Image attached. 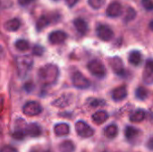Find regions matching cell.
I'll return each instance as SVG.
<instances>
[{
	"label": "cell",
	"instance_id": "obj_12",
	"mask_svg": "<svg viewBox=\"0 0 153 152\" xmlns=\"http://www.w3.org/2000/svg\"><path fill=\"white\" fill-rule=\"evenodd\" d=\"M127 97V88L126 86H120L113 90L112 99L116 101L123 100Z\"/></svg>",
	"mask_w": 153,
	"mask_h": 152
},
{
	"label": "cell",
	"instance_id": "obj_29",
	"mask_svg": "<svg viewBox=\"0 0 153 152\" xmlns=\"http://www.w3.org/2000/svg\"><path fill=\"white\" fill-rule=\"evenodd\" d=\"M0 152H18V151L11 145H5L0 149Z\"/></svg>",
	"mask_w": 153,
	"mask_h": 152
},
{
	"label": "cell",
	"instance_id": "obj_31",
	"mask_svg": "<svg viewBox=\"0 0 153 152\" xmlns=\"http://www.w3.org/2000/svg\"><path fill=\"white\" fill-rule=\"evenodd\" d=\"M25 135V132L22 131H15L13 134V137L16 140H22L24 138Z\"/></svg>",
	"mask_w": 153,
	"mask_h": 152
},
{
	"label": "cell",
	"instance_id": "obj_15",
	"mask_svg": "<svg viewBox=\"0 0 153 152\" xmlns=\"http://www.w3.org/2000/svg\"><path fill=\"white\" fill-rule=\"evenodd\" d=\"M25 133L30 137H39L41 134V128L39 125L32 123L26 126Z\"/></svg>",
	"mask_w": 153,
	"mask_h": 152
},
{
	"label": "cell",
	"instance_id": "obj_10",
	"mask_svg": "<svg viewBox=\"0 0 153 152\" xmlns=\"http://www.w3.org/2000/svg\"><path fill=\"white\" fill-rule=\"evenodd\" d=\"M67 38V34L63 30H55L52 31L48 36V40L52 44H61Z\"/></svg>",
	"mask_w": 153,
	"mask_h": 152
},
{
	"label": "cell",
	"instance_id": "obj_6",
	"mask_svg": "<svg viewBox=\"0 0 153 152\" xmlns=\"http://www.w3.org/2000/svg\"><path fill=\"white\" fill-rule=\"evenodd\" d=\"M73 84L78 89H87L90 87V81L80 72H75L73 75Z\"/></svg>",
	"mask_w": 153,
	"mask_h": 152
},
{
	"label": "cell",
	"instance_id": "obj_30",
	"mask_svg": "<svg viewBox=\"0 0 153 152\" xmlns=\"http://www.w3.org/2000/svg\"><path fill=\"white\" fill-rule=\"evenodd\" d=\"M43 52H44V48L39 45H37L33 47V54L36 56H41Z\"/></svg>",
	"mask_w": 153,
	"mask_h": 152
},
{
	"label": "cell",
	"instance_id": "obj_37",
	"mask_svg": "<svg viewBox=\"0 0 153 152\" xmlns=\"http://www.w3.org/2000/svg\"><path fill=\"white\" fill-rule=\"evenodd\" d=\"M150 29H151L152 30H153V20L150 22Z\"/></svg>",
	"mask_w": 153,
	"mask_h": 152
},
{
	"label": "cell",
	"instance_id": "obj_25",
	"mask_svg": "<svg viewBox=\"0 0 153 152\" xmlns=\"http://www.w3.org/2000/svg\"><path fill=\"white\" fill-rule=\"evenodd\" d=\"M135 96L140 100H144L148 97V90L144 87H138L135 90Z\"/></svg>",
	"mask_w": 153,
	"mask_h": 152
},
{
	"label": "cell",
	"instance_id": "obj_14",
	"mask_svg": "<svg viewBox=\"0 0 153 152\" xmlns=\"http://www.w3.org/2000/svg\"><path fill=\"white\" fill-rule=\"evenodd\" d=\"M54 133L56 136H66L70 133V126L65 123H60L55 125Z\"/></svg>",
	"mask_w": 153,
	"mask_h": 152
},
{
	"label": "cell",
	"instance_id": "obj_21",
	"mask_svg": "<svg viewBox=\"0 0 153 152\" xmlns=\"http://www.w3.org/2000/svg\"><path fill=\"white\" fill-rule=\"evenodd\" d=\"M60 152H74L75 150L74 143L72 141H65L58 147Z\"/></svg>",
	"mask_w": 153,
	"mask_h": 152
},
{
	"label": "cell",
	"instance_id": "obj_38",
	"mask_svg": "<svg viewBox=\"0 0 153 152\" xmlns=\"http://www.w3.org/2000/svg\"><path fill=\"white\" fill-rule=\"evenodd\" d=\"M55 1H56V0H55Z\"/></svg>",
	"mask_w": 153,
	"mask_h": 152
},
{
	"label": "cell",
	"instance_id": "obj_19",
	"mask_svg": "<svg viewBox=\"0 0 153 152\" xmlns=\"http://www.w3.org/2000/svg\"><path fill=\"white\" fill-rule=\"evenodd\" d=\"M139 134V130L133 126H126L125 129V136L128 141H133L137 138Z\"/></svg>",
	"mask_w": 153,
	"mask_h": 152
},
{
	"label": "cell",
	"instance_id": "obj_22",
	"mask_svg": "<svg viewBox=\"0 0 153 152\" xmlns=\"http://www.w3.org/2000/svg\"><path fill=\"white\" fill-rule=\"evenodd\" d=\"M145 112L142 109H139L137 111H135L134 113H133L130 116V121L133 123H140L142 121L144 120L145 118Z\"/></svg>",
	"mask_w": 153,
	"mask_h": 152
},
{
	"label": "cell",
	"instance_id": "obj_20",
	"mask_svg": "<svg viewBox=\"0 0 153 152\" xmlns=\"http://www.w3.org/2000/svg\"><path fill=\"white\" fill-rule=\"evenodd\" d=\"M21 26V22L18 19H11L7 21L4 24V28L9 31H16Z\"/></svg>",
	"mask_w": 153,
	"mask_h": 152
},
{
	"label": "cell",
	"instance_id": "obj_23",
	"mask_svg": "<svg viewBox=\"0 0 153 152\" xmlns=\"http://www.w3.org/2000/svg\"><path fill=\"white\" fill-rule=\"evenodd\" d=\"M49 23H50V20L48 19V17H47L45 15H42L38 20L37 24H36V28H37L38 31H40L41 30L46 28Z\"/></svg>",
	"mask_w": 153,
	"mask_h": 152
},
{
	"label": "cell",
	"instance_id": "obj_11",
	"mask_svg": "<svg viewBox=\"0 0 153 152\" xmlns=\"http://www.w3.org/2000/svg\"><path fill=\"white\" fill-rule=\"evenodd\" d=\"M110 65L114 72L119 76H126V69L124 68V65L122 60L119 57H114L110 60Z\"/></svg>",
	"mask_w": 153,
	"mask_h": 152
},
{
	"label": "cell",
	"instance_id": "obj_5",
	"mask_svg": "<svg viewBox=\"0 0 153 152\" xmlns=\"http://www.w3.org/2000/svg\"><path fill=\"white\" fill-rule=\"evenodd\" d=\"M22 111L28 116H35L42 112L41 106L36 101H29L23 106Z\"/></svg>",
	"mask_w": 153,
	"mask_h": 152
},
{
	"label": "cell",
	"instance_id": "obj_27",
	"mask_svg": "<svg viewBox=\"0 0 153 152\" xmlns=\"http://www.w3.org/2000/svg\"><path fill=\"white\" fill-rule=\"evenodd\" d=\"M105 1L106 0H88V3L93 9H100L103 6Z\"/></svg>",
	"mask_w": 153,
	"mask_h": 152
},
{
	"label": "cell",
	"instance_id": "obj_32",
	"mask_svg": "<svg viewBox=\"0 0 153 152\" xmlns=\"http://www.w3.org/2000/svg\"><path fill=\"white\" fill-rule=\"evenodd\" d=\"M91 106L92 107H100L105 104V100H101V99H92L90 102Z\"/></svg>",
	"mask_w": 153,
	"mask_h": 152
},
{
	"label": "cell",
	"instance_id": "obj_34",
	"mask_svg": "<svg viewBox=\"0 0 153 152\" xmlns=\"http://www.w3.org/2000/svg\"><path fill=\"white\" fill-rule=\"evenodd\" d=\"M147 148L151 151H153V136L152 138H150V140L147 142Z\"/></svg>",
	"mask_w": 153,
	"mask_h": 152
},
{
	"label": "cell",
	"instance_id": "obj_7",
	"mask_svg": "<svg viewBox=\"0 0 153 152\" xmlns=\"http://www.w3.org/2000/svg\"><path fill=\"white\" fill-rule=\"evenodd\" d=\"M97 35L98 37L104 41H109L110 39H112V38L114 37V32L113 30L108 26V25H104V24H100L97 27L96 30Z\"/></svg>",
	"mask_w": 153,
	"mask_h": 152
},
{
	"label": "cell",
	"instance_id": "obj_33",
	"mask_svg": "<svg viewBox=\"0 0 153 152\" xmlns=\"http://www.w3.org/2000/svg\"><path fill=\"white\" fill-rule=\"evenodd\" d=\"M33 88H34V85H33L32 82H27V83L24 85V89H25L26 91H28V92L31 91V90H33Z\"/></svg>",
	"mask_w": 153,
	"mask_h": 152
},
{
	"label": "cell",
	"instance_id": "obj_9",
	"mask_svg": "<svg viewBox=\"0 0 153 152\" xmlns=\"http://www.w3.org/2000/svg\"><path fill=\"white\" fill-rule=\"evenodd\" d=\"M143 79L146 84L153 83V60L149 59L144 66L143 73Z\"/></svg>",
	"mask_w": 153,
	"mask_h": 152
},
{
	"label": "cell",
	"instance_id": "obj_1",
	"mask_svg": "<svg viewBox=\"0 0 153 152\" xmlns=\"http://www.w3.org/2000/svg\"><path fill=\"white\" fill-rule=\"evenodd\" d=\"M39 77L43 84H52L58 77V69L55 65H47L39 70Z\"/></svg>",
	"mask_w": 153,
	"mask_h": 152
},
{
	"label": "cell",
	"instance_id": "obj_17",
	"mask_svg": "<svg viewBox=\"0 0 153 152\" xmlns=\"http://www.w3.org/2000/svg\"><path fill=\"white\" fill-rule=\"evenodd\" d=\"M128 60H129L131 65H133L134 66H139L142 64L143 56L139 51H133V52L130 53Z\"/></svg>",
	"mask_w": 153,
	"mask_h": 152
},
{
	"label": "cell",
	"instance_id": "obj_3",
	"mask_svg": "<svg viewBox=\"0 0 153 152\" xmlns=\"http://www.w3.org/2000/svg\"><path fill=\"white\" fill-rule=\"evenodd\" d=\"M88 69L97 78H103L107 74L105 65L100 60H92L88 64Z\"/></svg>",
	"mask_w": 153,
	"mask_h": 152
},
{
	"label": "cell",
	"instance_id": "obj_18",
	"mask_svg": "<svg viewBox=\"0 0 153 152\" xmlns=\"http://www.w3.org/2000/svg\"><path fill=\"white\" fill-rule=\"evenodd\" d=\"M118 133V128L116 125H110L104 130V134L108 139H114Z\"/></svg>",
	"mask_w": 153,
	"mask_h": 152
},
{
	"label": "cell",
	"instance_id": "obj_26",
	"mask_svg": "<svg viewBox=\"0 0 153 152\" xmlns=\"http://www.w3.org/2000/svg\"><path fill=\"white\" fill-rule=\"evenodd\" d=\"M136 16V12L134 8L132 7H128L127 10H126V17H125V20L126 22H130L132 20H134Z\"/></svg>",
	"mask_w": 153,
	"mask_h": 152
},
{
	"label": "cell",
	"instance_id": "obj_24",
	"mask_svg": "<svg viewBox=\"0 0 153 152\" xmlns=\"http://www.w3.org/2000/svg\"><path fill=\"white\" fill-rule=\"evenodd\" d=\"M14 46H15L16 49L19 51H26L30 48V44L25 39H18L15 42Z\"/></svg>",
	"mask_w": 153,
	"mask_h": 152
},
{
	"label": "cell",
	"instance_id": "obj_28",
	"mask_svg": "<svg viewBox=\"0 0 153 152\" xmlns=\"http://www.w3.org/2000/svg\"><path fill=\"white\" fill-rule=\"evenodd\" d=\"M142 4L146 10L153 11V0H142Z\"/></svg>",
	"mask_w": 153,
	"mask_h": 152
},
{
	"label": "cell",
	"instance_id": "obj_36",
	"mask_svg": "<svg viewBox=\"0 0 153 152\" xmlns=\"http://www.w3.org/2000/svg\"><path fill=\"white\" fill-rule=\"evenodd\" d=\"M78 1H79V0H65L66 4H68V6H70V7L74 6V5Z\"/></svg>",
	"mask_w": 153,
	"mask_h": 152
},
{
	"label": "cell",
	"instance_id": "obj_13",
	"mask_svg": "<svg viewBox=\"0 0 153 152\" xmlns=\"http://www.w3.org/2000/svg\"><path fill=\"white\" fill-rule=\"evenodd\" d=\"M74 25L76 29V30L82 34V35H85L89 30V26L88 23L85 20L82 19V18H77L74 21Z\"/></svg>",
	"mask_w": 153,
	"mask_h": 152
},
{
	"label": "cell",
	"instance_id": "obj_16",
	"mask_svg": "<svg viewBox=\"0 0 153 152\" xmlns=\"http://www.w3.org/2000/svg\"><path fill=\"white\" fill-rule=\"evenodd\" d=\"M108 119V114L106 111H98L92 116V120L97 125H102Z\"/></svg>",
	"mask_w": 153,
	"mask_h": 152
},
{
	"label": "cell",
	"instance_id": "obj_4",
	"mask_svg": "<svg viewBox=\"0 0 153 152\" xmlns=\"http://www.w3.org/2000/svg\"><path fill=\"white\" fill-rule=\"evenodd\" d=\"M75 131L82 138H90L94 134V130L84 121H78L75 124Z\"/></svg>",
	"mask_w": 153,
	"mask_h": 152
},
{
	"label": "cell",
	"instance_id": "obj_2",
	"mask_svg": "<svg viewBox=\"0 0 153 152\" xmlns=\"http://www.w3.org/2000/svg\"><path fill=\"white\" fill-rule=\"evenodd\" d=\"M32 63H33V60L29 56H19L16 59V65H17V68H18L20 76H22V77L25 76L27 72L31 68Z\"/></svg>",
	"mask_w": 153,
	"mask_h": 152
},
{
	"label": "cell",
	"instance_id": "obj_8",
	"mask_svg": "<svg viewBox=\"0 0 153 152\" xmlns=\"http://www.w3.org/2000/svg\"><path fill=\"white\" fill-rule=\"evenodd\" d=\"M122 13H123V6L117 1H114L110 3L106 10V13L108 17H118L122 14Z\"/></svg>",
	"mask_w": 153,
	"mask_h": 152
},
{
	"label": "cell",
	"instance_id": "obj_35",
	"mask_svg": "<svg viewBox=\"0 0 153 152\" xmlns=\"http://www.w3.org/2000/svg\"><path fill=\"white\" fill-rule=\"evenodd\" d=\"M34 0H18V2H19V4H21V5H27V4H30L31 2H33Z\"/></svg>",
	"mask_w": 153,
	"mask_h": 152
}]
</instances>
